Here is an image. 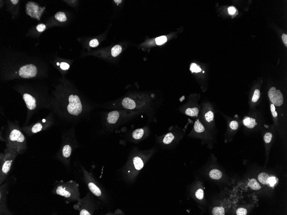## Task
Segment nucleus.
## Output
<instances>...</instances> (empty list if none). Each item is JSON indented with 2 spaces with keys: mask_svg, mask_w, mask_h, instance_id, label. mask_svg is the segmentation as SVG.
Listing matches in <instances>:
<instances>
[{
  "mask_svg": "<svg viewBox=\"0 0 287 215\" xmlns=\"http://www.w3.org/2000/svg\"><path fill=\"white\" fill-rule=\"evenodd\" d=\"M156 152L155 148L146 150H140L138 148L133 149L126 163L118 170L117 173L126 184H133L145 164Z\"/></svg>",
  "mask_w": 287,
  "mask_h": 215,
  "instance_id": "obj_1",
  "label": "nucleus"
},
{
  "mask_svg": "<svg viewBox=\"0 0 287 215\" xmlns=\"http://www.w3.org/2000/svg\"><path fill=\"white\" fill-rule=\"evenodd\" d=\"M52 193L63 197L67 204L77 201L81 198L79 185L75 181H56Z\"/></svg>",
  "mask_w": 287,
  "mask_h": 215,
  "instance_id": "obj_2",
  "label": "nucleus"
},
{
  "mask_svg": "<svg viewBox=\"0 0 287 215\" xmlns=\"http://www.w3.org/2000/svg\"><path fill=\"white\" fill-rule=\"evenodd\" d=\"M82 173V178L85 184L95 198L102 204H109V197L106 190L98 181L95 178L92 173L89 172L83 165L80 166Z\"/></svg>",
  "mask_w": 287,
  "mask_h": 215,
  "instance_id": "obj_3",
  "label": "nucleus"
},
{
  "mask_svg": "<svg viewBox=\"0 0 287 215\" xmlns=\"http://www.w3.org/2000/svg\"><path fill=\"white\" fill-rule=\"evenodd\" d=\"M185 133V131L181 128L172 126L167 133L157 138V142L163 149H171L178 145Z\"/></svg>",
  "mask_w": 287,
  "mask_h": 215,
  "instance_id": "obj_4",
  "label": "nucleus"
},
{
  "mask_svg": "<svg viewBox=\"0 0 287 215\" xmlns=\"http://www.w3.org/2000/svg\"><path fill=\"white\" fill-rule=\"evenodd\" d=\"M101 204V202L90 192L84 197L80 198L74 205L73 208L77 210L80 215H93L99 209Z\"/></svg>",
  "mask_w": 287,
  "mask_h": 215,
  "instance_id": "obj_5",
  "label": "nucleus"
},
{
  "mask_svg": "<svg viewBox=\"0 0 287 215\" xmlns=\"http://www.w3.org/2000/svg\"><path fill=\"white\" fill-rule=\"evenodd\" d=\"M18 153L15 150L8 148L5 154H1L0 158V185L8 178L12 167Z\"/></svg>",
  "mask_w": 287,
  "mask_h": 215,
  "instance_id": "obj_6",
  "label": "nucleus"
},
{
  "mask_svg": "<svg viewBox=\"0 0 287 215\" xmlns=\"http://www.w3.org/2000/svg\"><path fill=\"white\" fill-rule=\"evenodd\" d=\"M13 177L9 178L0 186V215H12L14 213L8 207L7 198L10 187L13 183Z\"/></svg>",
  "mask_w": 287,
  "mask_h": 215,
  "instance_id": "obj_7",
  "label": "nucleus"
},
{
  "mask_svg": "<svg viewBox=\"0 0 287 215\" xmlns=\"http://www.w3.org/2000/svg\"><path fill=\"white\" fill-rule=\"evenodd\" d=\"M69 104L67 110L70 114L77 116L81 114L82 111V105L81 100L78 96L72 95L69 96Z\"/></svg>",
  "mask_w": 287,
  "mask_h": 215,
  "instance_id": "obj_8",
  "label": "nucleus"
},
{
  "mask_svg": "<svg viewBox=\"0 0 287 215\" xmlns=\"http://www.w3.org/2000/svg\"><path fill=\"white\" fill-rule=\"evenodd\" d=\"M149 134V128L148 126L135 129L131 134V141L135 143L141 141L148 137Z\"/></svg>",
  "mask_w": 287,
  "mask_h": 215,
  "instance_id": "obj_9",
  "label": "nucleus"
},
{
  "mask_svg": "<svg viewBox=\"0 0 287 215\" xmlns=\"http://www.w3.org/2000/svg\"><path fill=\"white\" fill-rule=\"evenodd\" d=\"M268 96L270 100L274 105L280 106L283 104L284 102L283 95L279 90H277L274 87L270 88Z\"/></svg>",
  "mask_w": 287,
  "mask_h": 215,
  "instance_id": "obj_10",
  "label": "nucleus"
},
{
  "mask_svg": "<svg viewBox=\"0 0 287 215\" xmlns=\"http://www.w3.org/2000/svg\"><path fill=\"white\" fill-rule=\"evenodd\" d=\"M19 75L23 78H30L36 76L37 69L36 66L29 64L21 67L19 72Z\"/></svg>",
  "mask_w": 287,
  "mask_h": 215,
  "instance_id": "obj_11",
  "label": "nucleus"
},
{
  "mask_svg": "<svg viewBox=\"0 0 287 215\" xmlns=\"http://www.w3.org/2000/svg\"><path fill=\"white\" fill-rule=\"evenodd\" d=\"M196 185L194 186V189H192L194 191L193 194L194 195V197L197 200L198 202H203L204 200V191L203 189V186L202 185H200L201 183L200 182H197ZM191 194L193 193H191Z\"/></svg>",
  "mask_w": 287,
  "mask_h": 215,
  "instance_id": "obj_12",
  "label": "nucleus"
},
{
  "mask_svg": "<svg viewBox=\"0 0 287 215\" xmlns=\"http://www.w3.org/2000/svg\"><path fill=\"white\" fill-rule=\"evenodd\" d=\"M121 117V114L117 111H113L108 113L106 122L109 125H115L119 121Z\"/></svg>",
  "mask_w": 287,
  "mask_h": 215,
  "instance_id": "obj_13",
  "label": "nucleus"
},
{
  "mask_svg": "<svg viewBox=\"0 0 287 215\" xmlns=\"http://www.w3.org/2000/svg\"><path fill=\"white\" fill-rule=\"evenodd\" d=\"M23 98L26 103L27 108L29 110H34L36 106V100L31 95L28 94H24Z\"/></svg>",
  "mask_w": 287,
  "mask_h": 215,
  "instance_id": "obj_14",
  "label": "nucleus"
},
{
  "mask_svg": "<svg viewBox=\"0 0 287 215\" xmlns=\"http://www.w3.org/2000/svg\"><path fill=\"white\" fill-rule=\"evenodd\" d=\"M208 177L215 180H220L223 177L222 172L217 168H212L208 172Z\"/></svg>",
  "mask_w": 287,
  "mask_h": 215,
  "instance_id": "obj_15",
  "label": "nucleus"
},
{
  "mask_svg": "<svg viewBox=\"0 0 287 215\" xmlns=\"http://www.w3.org/2000/svg\"><path fill=\"white\" fill-rule=\"evenodd\" d=\"M204 114V119L205 122L210 125L213 124L214 120V113L211 110H208L205 111Z\"/></svg>",
  "mask_w": 287,
  "mask_h": 215,
  "instance_id": "obj_16",
  "label": "nucleus"
},
{
  "mask_svg": "<svg viewBox=\"0 0 287 215\" xmlns=\"http://www.w3.org/2000/svg\"><path fill=\"white\" fill-rule=\"evenodd\" d=\"M45 125H43L41 123L38 122L34 124L31 128L29 129L30 133L36 134L42 131L45 128Z\"/></svg>",
  "mask_w": 287,
  "mask_h": 215,
  "instance_id": "obj_17",
  "label": "nucleus"
},
{
  "mask_svg": "<svg viewBox=\"0 0 287 215\" xmlns=\"http://www.w3.org/2000/svg\"><path fill=\"white\" fill-rule=\"evenodd\" d=\"M243 123L244 125L247 128L250 129H252L255 127V125H257L255 119L250 118V117H246V118L244 120Z\"/></svg>",
  "mask_w": 287,
  "mask_h": 215,
  "instance_id": "obj_18",
  "label": "nucleus"
},
{
  "mask_svg": "<svg viewBox=\"0 0 287 215\" xmlns=\"http://www.w3.org/2000/svg\"><path fill=\"white\" fill-rule=\"evenodd\" d=\"M270 176L266 173H261L259 174L258 180L262 184L264 185L268 184V181Z\"/></svg>",
  "mask_w": 287,
  "mask_h": 215,
  "instance_id": "obj_19",
  "label": "nucleus"
},
{
  "mask_svg": "<svg viewBox=\"0 0 287 215\" xmlns=\"http://www.w3.org/2000/svg\"><path fill=\"white\" fill-rule=\"evenodd\" d=\"M212 214L214 215H224L225 214V211L223 207L216 206L212 208Z\"/></svg>",
  "mask_w": 287,
  "mask_h": 215,
  "instance_id": "obj_20",
  "label": "nucleus"
},
{
  "mask_svg": "<svg viewBox=\"0 0 287 215\" xmlns=\"http://www.w3.org/2000/svg\"><path fill=\"white\" fill-rule=\"evenodd\" d=\"M248 185L252 189L254 190H258L261 189L260 185L258 183L257 181L254 179H252L249 181Z\"/></svg>",
  "mask_w": 287,
  "mask_h": 215,
  "instance_id": "obj_21",
  "label": "nucleus"
},
{
  "mask_svg": "<svg viewBox=\"0 0 287 215\" xmlns=\"http://www.w3.org/2000/svg\"><path fill=\"white\" fill-rule=\"evenodd\" d=\"M122 48L120 45H116L111 49V55L113 57H116L121 53Z\"/></svg>",
  "mask_w": 287,
  "mask_h": 215,
  "instance_id": "obj_22",
  "label": "nucleus"
},
{
  "mask_svg": "<svg viewBox=\"0 0 287 215\" xmlns=\"http://www.w3.org/2000/svg\"><path fill=\"white\" fill-rule=\"evenodd\" d=\"M55 18L60 22L65 21L67 20L65 14L64 12H59L57 13L55 15Z\"/></svg>",
  "mask_w": 287,
  "mask_h": 215,
  "instance_id": "obj_23",
  "label": "nucleus"
},
{
  "mask_svg": "<svg viewBox=\"0 0 287 215\" xmlns=\"http://www.w3.org/2000/svg\"><path fill=\"white\" fill-rule=\"evenodd\" d=\"M167 40V38L165 36H162L161 37L157 38L155 40L156 43L158 45H161L163 43H166Z\"/></svg>",
  "mask_w": 287,
  "mask_h": 215,
  "instance_id": "obj_24",
  "label": "nucleus"
},
{
  "mask_svg": "<svg viewBox=\"0 0 287 215\" xmlns=\"http://www.w3.org/2000/svg\"><path fill=\"white\" fill-rule=\"evenodd\" d=\"M190 70H191L192 73L193 72L199 73V72H201L202 71V69L199 67L195 63H192L191 64V66H190Z\"/></svg>",
  "mask_w": 287,
  "mask_h": 215,
  "instance_id": "obj_25",
  "label": "nucleus"
},
{
  "mask_svg": "<svg viewBox=\"0 0 287 215\" xmlns=\"http://www.w3.org/2000/svg\"><path fill=\"white\" fill-rule=\"evenodd\" d=\"M260 97V91L259 89H256L254 91V93L252 99V101L253 102H256L259 99Z\"/></svg>",
  "mask_w": 287,
  "mask_h": 215,
  "instance_id": "obj_26",
  "label": "nucleus"
},
{
  "mask_svg": "<svg viewBox=\"0 0 287 215\" xmlns=\"http://www.w3.org/2000/svg\"><path fill=\"white\" fill-rule=\"evenodd\" d=\"M277 182V178L275 177H270L268 181V184L271 186H274Z\"/></svg>",
  "mask_w": 287,
  "mask_h": 215,
  "instance_id": "obj_27",
  "label": "nucleus"
},
{
  "mask_svg": "<svg viewBox=\"0 0 287 215\" xmlns=\"http://www.w3.org/2000/svg\"><path fill=\"white\" fill-rule=\"evenodd\" d=\"M272 138V134L271 133H267L264 135V140L265 143H269L270 142Z\"/></svg>",
  "mask_w": 287,
  "mask_h": 215,
  "instance_id": "obj_28",
  "label": "nucleus"
},
{
  "mask_svg": "<svg viewBox=\"0 0 287 215\" xmlns=\"http://www.w3.org/2000/svg\"><path fill=\"white\" fill-rule=\"evenodd\" d=\"M247 214V210L243 208H240L236 210V214L238 215H246Z\"/></svg>",
  "mask_w": 287,
  "mask_h": 215,
  "instance_id": "obj_29",
  "label": "nucleus"
},
{
  "mask_svg": "<svg viewBox=\"0 0 287 215\" xmlns=\"http://www.w3.org/2000/svg\"><path fill=\"white\" fill-rule=\"evenodd\" d=\"M230 128L232 130H235L238 128L239 127V124L238 122L235 121H233L230 123Z\"/></svg>",
  "mask_w": 287,
  "mask_h": 215,
  "instance_id": "obj_30",
  "label": "nucleus"
},
{
  "mask_svg": "<svg viewBox=\"0 0 287 215\" xmlns=\"http://www.w3.org/2000/svg\"><path fill=\"white\" fill-rule=\"evenodd\" d=\"M99 45V42L96 39L92 40L90 42V46L92 47H95Z\"/></svg>",
  "mask_w": 287,
  "mask_h": 215,
  "instance_id": "obj_31",
  "label": "nucleus"
},
{
  "mask_svg": "<svg viewBox=\"0 0 287 215\" xmlns=\"http://www.w3.org/2000/svg\"><path fill=\"white\" fill-rule=\"evenodd\" d=\"M271 111L272 114L274 118H276L277 116V113L276 111V107L275 105L273 104H271L270 105Z\"/></svg>",
  "mask_w": 287,
  "mask_h": 215,
  "instance_id": "obj_32",
  "label": "nucleus"
},
{
  "mask_svg": "<svg viewBox=\"0 0 287 215\" xmlns=\"http://www.w3.org/2000/svg\"><path fill=\"white\" fill-rule=\"evenodd\" d=\"M46 29V26L43 24H40L37 26V29L39 32H42Z\"/></svg>",
  "mask_w": 287,
  "mask_h": 215,
  "instance_id": "obj_33",
  "label": "nucleus"
},
{
  "mask_svg": "<svg viewBox=\"0 0 287 215\" xmlns=\"http://www.w3.org/2000/svg\"><path fill=\"white\" fill-rule=\"evenodd\" d=\"M60 66L61 69L63 70H66L68 69L69 67H70L69 65L65 62H62L60 64Z\"/></svg>",
  "mask_w": 287,
  "mask_h": 215,
  "instance_id": "obj_34",
  "label": "nucleus"
},
{
  "mask_svg": "<svg viewBox=\"0 0 287 215\" xmlns=\"http://www.w3.org/2000/svg\"><path fill=\"white\" fill-rule=\"evenodd\" d=\"M228 10L229 14L231 15H233L236 12L235 8L233 7H230V8H228Z\"/></svg>",
  "mask_w": 287,
  "mask_h": 215,
  "instance_id": "obj_35",
  "label": "nucleus"
},
{
  "mask_svg": "<svg viewBox=\"0 0 287 215\" xmlns=\"http://www.w3.org/2000/svg\"><path fill=\"white\" fill-rule=\"evenodd\" d=\"M282 39L286 46H287V35L286 34H283L282 36Z\"/></svg>",
  "mask_w": 287,
  "mask_h": 215,
  "instance_id": "obj_36",
  "label": "nucleus"
},
{
  "mask_svg": "<svg viewBox=\"0 0 287 215\" xmlns=\"http://www.w3.org/2000/svg\"><path fill=\"white\" fill-rule=\"evenodd\" d=\"M10 1L13 3V4H17L18 3L19 1L18 0H11Z\"/></svg>",
  "mask_w": 287,
  "mask_h": 215,
  "instance_id": "obj_37",
  "label": "nucleus"
},
{
  "mask_svg": "<svg viewBox=\"0 0 287 215\" xmlns=\"http://www.w3.org/2000/svg\"><path fill=\"white\" fill-rule=\"evenodd\" d=\"M117 3H119L121 2L122 1H114Z\"/></svg>",
  "mask_w": 287,
  "mask_h": 215,
  "instance_id": "obj_38",
  "label": "nucleus"
},
{
  "mask_svg": "<svg viewBox=\"0 0 287 215\" xmlns=\"http://www.w3.org/2000/svg\"><path fill=\"white\" fill-rule=\"evenodd\" d=\"M57 65H59V63H57Z\"/></svg>",
  "mask_w": 287,
  "mask_h": 215,
  "instance_id": "obj_39",
  "label": "nucleus"
}]
</instances>
